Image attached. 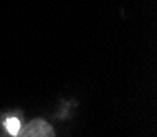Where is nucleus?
<instances>
[{
  "mask_svg": "<svg viewBox=\"0 0 157 137\" xmlns=\"http://www.w3.org/2000/svg\"><path fill=\"white\" fill-rule=\"evenodd\" d=\"M17 135H22V137H53L55 131L43 119H33V121L25 124V126H20Z\"/></svg>",
  "mask_w": 157,
  "mask_h": 137,
  "instance_id": "1",
  "label": "nucleus"
},
{
  "mask_svg": "<svg viewBox=\"0 0 157 137\" xmlns=\"http://www.w3.org/2000/svg\"><path fill=\"white\" fill-rule=\"evenodd\" d=\"M20 126H22V124H20V121L17 117H10V119H7V121H5V129H7V132L10 135H17Z\"/></svg>",
  "mask_w": 157,
  "mask_h": 137,
  "instance_id": "2",
  "label": "nucleus"
}]
</instances>
